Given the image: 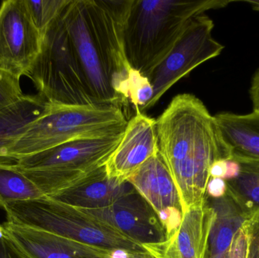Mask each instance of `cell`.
<instances>
[{
  "mask_svg": "<svg viewBox=\"0 0 259 258\" xmlns=\"http://www.w3.org/2000/svg\"><path fill=\"white\" fill-rule=\"evenodd\" d=\"M131 0H70L62 12L97 102L122 109L129 101L131 68L124 50V20Z\"/></svg>",
  "mask_w": 259,
  "mask_h": 258,
  "instance_id": "6da1fadb",
  "label": "cell"
},
{
  "mask_svg": "<svg viewBox=\"0 0 259 258\" xmlns=\"http://www.w3.org/2000/svg\"><path fill=\"white\" fill-rule=\"evenodd\" d=\"M158 151L178 188L183 212L206 199L210 168L230 160L214 117L193 94L176 95L156 120Z\"/></svg>",
  "mask_w": 259,
  "mask_h": 258,
  "instance_id": "7a4b0ae2",
  "label": "cell"
},
{
  "mask_svg": "<svg viewBox=\"0 0 259 258\" xmlns=\"http://www.w3.org/2000/svg\"><path fill=\"white\" fill-rule=\"evenodd\" d=\"M232 2L131 0L123 31L131 68L147 77L170 51L193 17Z\"/></svg>",
  "mask_w": 259,
  "mask_h": 258,
  "instance_id": "3957f363",
  "label": "cell"
},
{
  "mask_svg": "<svg viewBox=\"0 0 259 258\" xmlns=\"http://www.w3.org/2000/svg\"><path fill=\"white\" fill-rule=\"evenodd\" d=\"M7 221L44 230L124 258H154L137 243L97 217L49 197L6 204Z\"/></svg>",
  "mask_w": 259,
  "mask_h": 258,
  "instance_id": "277c9868",
  "label": "cell"
},
{
  "mask_svg": "<svg viewBox=\"0 0 259 258\" xmlns=\"http://www.w3.org/2000/svg\"><path fill=\"white\" fill-rule=\"evenodd\" d=\"M127 123L123 109L116 106L50 103L47 112L0 156V162H14L76 139L123 131Z\"/></svg>",
  "mask_w": 259,
  "mask_h": 258,
  "instance_id": "5b68a950",
  "label": "cell"
},
{
  "mask_svg": "<svg viewBox=\"0 0 259 258\" xmlns=\"http://www.w3.org/2000/svg\"><path fill=\"white\" fill-rule=\"evenodd\" d=\"M123 134L124 130L76 139L9 162L22 171L49 197L106 165Z\"/></svg>",
  "mask_w": 259,
  "mask_h": 258,
  "instance_id": "8992f818",
  "label": "cell"
},
{
  "mask_svg": "<svg viewBox=\"0 0 259 258\" xmlns=\"http://www.w3.org/2000/svg\"><path fill=\"white\" fill-rule=\"evenodd\" d=\"M38 95L52 105H100L94 98L61 15L42 36L30 76Z\"/></svg>",
  "mask_w": 259,
  "mask_h": 258,
  "instance_id": "52a82bcc",
  "label": "cell"
},
{
  "mask_svg": "<svg viewBox=\"0 0 259 258\" xmlns=\"http://www.w3.org/2000/svg\"><path fill=\"white\" fill-rule=\"evenodd\" d=\"M214 26L205 13L189 21L170 51L146 77L153 89V96L143 112L153 107L171 86L195 68L222 53L224 45L212 36Z\"/></svg>",
  "mask_w": 259,
  "mask_h": 258,
  "instance_id": "ba28073f",
  "label": "cell"
},
{
  "mask_svg": "<svg viewBox=\"0 0 259 258\" xmlns=\"http://www.w3.org/2000/svg\"><path fill=\"white\" fill-rule=\"evenodd\" d=\"M42 36L24 0L0 5V68L15 77H28L40 53Z\"/></svg>",
  "mask_w": 259,
  "mask_h": 258,
  "instance_id": "9c48e42d",
  "label": "cell"
},
{
  "mask_svg": "<svg viewBox=\"0 0 259 258\" xmlns=\"http://www.w3.org/2000/svg\"><path fill=\"white\" fill-rule=\"evenodd\" d=\"M83 211L143 246L161 243L168 239L156 212L134 188L106 209Z\"/></svg>",
  "mask_w": 259,
  "mask_h": 258,
  "instance_id": "30bf717a",
  "label": "cell"
},
{
  "mask_svg": "<svg viewBox=\"0 0 259 258\" xmlns=\"http://www.w3.org/2000/svg\"><path fill=\"white\" fill-rule=\"evenodd\" d=\"M162 221L168 238L182 220V204L178 188L159 151L127 179Z\"/></svg>",
  "mask_w": 259,
  "mask_h": 258,
  "instance_id": "8fae6325",
  "label": "cell"
},
{
  "mask_svg": "<svg viewBox=\"0 0 259 258\" xmlns=\"http://www.w3.org/2000/svg\"><path fill=\"white\" fill-rule=\"evenodd\" d=\"M158 151L156 120L136 111L127 121L121 142L105 165L108 175L127 181Z\"/></svg>",
  "mask_w": 259,
  "mask_h": 258,
  "instance_id": "7c38bea8",
  "label": "cell"
},
{
  "mask_svg": "<svg viewBox=\"0 0 259 258\" xmlns=\"http://www.w3.org/2000/svg\"><path fill=\"white\" fill-rule=\"evenodd\" d=\"M213 218L206 198L184 212L181 224L167 240L144 247L154 258H205Z\"/></svg>",
  "mask_w": 259,
  "mask_h": 258,
  "instance_id": "4fadbf2b",
  "label": "cell"
},
{
  "mask_svg": "<svg viewBox=\"0 0 259 258\" xmlns=\"http://www.w3.org/2000/svg\"><path fill=\"white\" fill-rule=\"evenodd\" d=\"M3 232L27 258H114L109 251L44 230L5 222Z\"/></svg>",
  "mask_w": 259,
  "mask_h": 258,
  "instance_id": "5bb4252c",
  "label": "cell"
},
{
  "mask_svg": "<svg viewBox=\"0 0 259 258\" xmlns=\"http://www.w3.org/2000/svg\"><path fill=\"white\" fill-rule=\"evenodd\" d=\"M133 189L128 181L109 177L104 165L49 198L82 210H101L112 205Z\"/></svg>",
  "mask_w": 259,
  "mask_h": 258,
  "instance_id": "9a60e30c",
  "label": "cell"
},
{
  "mask_svg": "<svg viewBox=\"0 0 259 258\" xmlns=\"http://www.w3.org/2000/svg\"><path fill=\"white\" fill-rule=\"evenodd\" d=\"M231 159L259 162V112L246 115L222 112L214 115Z\"/></svg>",
  "mask_w": 259,
  "mask_h": 258,
  "instance_id": "2e32d148",
  "label": "cell"
},
{
  "mask_svg": "<svg viewBox=\"0 0 259 258\" xmlns=\"http://www.w3.org/2000/svg\"><path fill=\"white\" fill-rule=\"evenodd\" d=\"M207 201L214 212V218L205 258H220L229 249L237 232L249 219L228 193L218 199L207 198Z\"/></svg>",
  "mask_w": 259,
  "mask_h": 258,
  "instance_id": "e0dca14e",
  "label": "cell"
},
{
  "mask_svg": "<svg viewBox=\"0 0 259 258\" xmlns=\"http://www.w3.org/2000/svg\"><path fill=\"white\" fill-rule=\"evenodd\" d=\"M50 106L38 95H24L22 98L0 109V156L27 130Z\"/></svg>",
  "mask_w": 259,
  "mask_h": 258,
  "instance_id": "ac0fdd59",
  "label": "cell"
},
{
  "mask_svg": "<svg viewBox=\"0 0 259 258\" xmlns=\"http://www.w3.org/2000/svg\"><path fill=\"white\" fill-rule=\"evenodd\" d=\"M237 162L241 169L237 178L227 181L228 193L249 220L259 215V162Z\"/></svg>",
  "mask_w": 259,
  "mask_h": 258,
  "instance_id": "d6986e66",
  "label": "cell"
},
{
  "mask_svg": "<svg viewBox=\"0 0 259 258\" xmlns=\"http://www.w3.org/2000/svg\"><path fill=\"white\" fill-rule=\"evenodd\" d=\"M42 197L39 187L12 162H0V208Z\"/></svg>",
  "mask_w": 259,
  "mask_h": 258,
  "instance_id": "ffe728a7",
  "label": "cell"
},
{
  "mask_svg": "<svg viewBox=\"0 0 259 258\" xmlns=\"http://www.w3.org/2000/svg\"><path fill=\"white\" fill-rule=\"evenodd\" d=\"M27 12L42 36L61 15L70 0H24Z\"/></svg>",
  "mask_w": 259,
  "mask_h": 258,
  "instance_id": "44dd1931",
  "label": "cell"
},
{
  "mask_svg": "<svg viewBox=\"0 0 259 258\" xmlns=\"http://www.w3.org/2000/svg\"><path fill=\"white\" fill-rule=\"evenodd\" d=\"M127 90L130 103L134 105L136 111L143 112L153 96V89L147 77L132 68Z\"/></svg>",
  "mask_w": 259,
  "mask_h": 258,
  "instance_id": "7402d4cb",
  "label": "cell"
},
{
  "mask_svg": "<svg viewBox=\"0 0 259 258\" xmlns=\"http://www.w3.org/2000/svg\"><path fill=\"white\" fill-rule=\"evenodd\" d=\"M24 96L20 78L0 68V109L17 102Z\"/></svg>",
  "mask_w": 259,
  "mask_h": 258,
  "instance_id": "603a6c76",
  "label": "cell"
},
{
  "mask_svg": "<svg viewBox=\"0 0 259 258\" xmlns=\"http://www.w3.org/2000/svg\"><path fill=\"white\" fill-rule=\"evenodd\" d=\"M252 226L251 218L243 224L237 232L229 249L220 258H247Z\"/></svg>",
  "mask_w": 259,
  "mask_h": 258,
  "instance_id": "cb8c5ba5",
  "label": "cell"
},
{
  "mask_svg": "<svg viewBox=\"0 0 259 258\" xmlns=\"http://www.w3.org/2000/svg\"><path fill=\"white\" fill-rule=\"evenodd\" d=\"M0 258H27L5 234L0 225Z\"/></svg>",
  "mask_w": 259,
  "mask_h": 258,
  "instance_id": "d4e9b609",
  "label": "cell"
},
{
  "mask_svg": "<svg viewBox=\"0 0 259 258\" xmlns=\"http://www.w3.org/2000/svg\"><path fill=\"white\" fill-rule=\"evenodd\" d=\"M228 194L226 180L220 178H210L206 187L207 198L218 199Z\"/></svg>",
  "mask_w": 259,
  "mask_h": 258,
  "instance_id": "484cf974",
  "label": "cell"
},
{
  "mask_svg": "<svg viewBox=\"0 0 259 258\" xmlns=\"http://www.w3.org/2000/svg\"><path fill=\"white\" fill-rule=\"evenodd\" d=\"M250 243L247 258H259V215L252 218Z\"/></svg>",
  "mask_w": 259,
  "mask_h": 258,
  "instance_id": "4316f807",
  "label": "cell"
},
{
  "mask_svg": "<svg viewBox=\"0 0 259 258\" xmlns=\"http://www.w3.org/2000/svg\"><path fill=\"white\" fill-rule=\"evenodd\" d=\"M249 94L253 106V110L259 112V68L252 77Z\"/></svg>",
  "mask_w": 259,
  "mask_h": 258,
  "instance_id": "83f0119b",
  "label": "cell"
},
{
  "mask_svg": "<svg viewBox=\"0 0 259 258\" xmlns=\"http://www.w3.org/2000/svg\"><path fill=\"white\" fill-rule=\"evenodd\" d=\"M209 174L210 178H220L225 180L227 174V160L220 159L214 162L210 168Z\"/></svg>",
  "mask_w": 259,
  "mask_h": 258,
  "instance_id": "f1b7e54d",
  "label": "cell"
},
{
  "mask_svg": "<svg viewBox=\"0 0 259 258\" xmlns=\"http://www.w3.org/2000/svg\"><path fill=\"white\" fill-rule=\"evenodd\" d=\"M240 165L237 161L227 160V174L225 180L226 181L234 180L238 177L240 173Z\"/></svg>",
  "mask_w": 259,
  "mask_h": 258,
  "instance_id": "f546056e",
  "label": "cell"
},
{
  "mask_svg": "<svg viewBox=\"0 0 259 258\" xmlns=\"http://www.w3.org/2000/svg\"><path fill=\"white\" fill-rule=\"evenodd\" d=\"M246 3H249L252 6L255 10L259 11V0H252V1H246Z\"/></svg>",
  "mask_w": 259,
  "mask_h": 258,
  "instance_id": "4dcf8cb0",
  "label": "cell"
}]
</instances>
